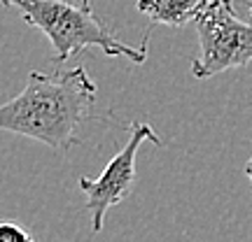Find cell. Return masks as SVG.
<instances>
[{"label":"cell","mask_w":252,"mask_h":242,"mask_svg":"<svg viewBox=\"0 0 252 242\" xmlns=\"http://www.w3.org/2000/svg\"><path fill=\"white\" fill-rule=\"evenodd\" d=\"M5 7H14L28 26L42 30L54 49L52 63H63L70 56L82 54L89 47H98L105 56L128 58L133 63H145L147 40L140 49L124 45L108 26H103L94 9L70 5L65 0H2Z\"/></svg>","instance_id":"cell-2"},{"label":"cell","mask_w":252,"mask_h":242,"mask_svg":"<svg viewBox=\"0 0 252 242\" xmlns=\"http://www.w3.org/2000/svg\"><path fill=\"white\" fill-rule=\"evenodd\" d=\"M243 172H245V177H248V180H250V184H252V156H250V161L245 163Z\"/></svg>","instance_id":"cell-7"},{"label":"cell","mask_w":252,"mask_h":242,"mask_svg":"<svg viewBox=\"0 0 252 242\" xmlns=\"http://www.w3.org/2000/svg\"><path fill=\"white\" fill-rule=\"evenodd\" d=\"M201 0H135V9L150 19V24L157 26L180 28L189 21H194Z\"/></svg>","instance_id":"cell-5"},{"label":"cell","mask_w":252,"mask_h":242,"mask_svg":"<svg viewBox=\"0 0 252 242\" xmlns=\"http://www.w3.org/2000/svg\"><path fill=\"white\" fill-rule=\"evenodd\" d=\"M0 242H35V238L19 221L0 219Z\"/></svg>","instance_id":"cell-6"},{"label":"cell","mask_w":252,"mask_h":242,"mask_svg":"<svg viewBox=\"0 0 252 242\" xmlns=\"http://www.w3.org/2000/svg\"><path fill=\"white\" fill-rule=\"evenodd\" d=\"M194 26L198 56L191 61V75L196 80H210L252 63V21L238 19L234 0H201Z\"/></svg>","instance_id":"cell-3"},{"label":"cell","mask_w":252,"mask_h":242,"mask_svg":"<svg viewBox=\"0 0 252 242\" xmlns=\"http://www.w3.org/2000/svg\"><path fill=\"white\" fill-rule=\"evenodd\" d=\"M80 5L84 9H91V0H80Z\"/></svg>","instance_id":"cell-8"},{"label":"cell","mask_w":252,"mask_h":242,"mask_svg":"<svg viewBox=\"0 0 252 242\" xmlns=\"http://www.w3.org/2000/svg\"><path fill=\"white\" fill-rule=\"evenodd\" d=\"M96 93V84L82 65L52 75L33 70L24 91L0 105V131L68 152L77 144L80 126L94 112Z\"/></svg>","instance_id":"cell-1"},{"label":"cell","mask_w":252,"mask_h":242,"mask_svg":"<svg viewBox=\"0 0 252 242\" xmlns=\"http://www.w3.org/2000/svg\"><path fill=\"white\" fill-rule=\"evenodd\" d=\"M234 2H236V0H234ZM243 2H248V5H250V14H248V19L252 21V0H243Z\"/></svg>","instance_id":"cell-9"},{"label":"cell","mask_w":252,"mask_h":242,"mask_svg":"<svg viewBox=\"0 0 252 242\" xmlns=\"http://www.w3.org/2000/svg\"><path fill=\"white\" fill-rule=\"evenodd\" d=\"M143 142H152L157 147H161L163 140L154 133L152 126L133 124L126 144L110 159L105 170L100 172L96 180L80 177V188L82 193L87 196V210H89L91 231L94 233H98L103 228L105 215L110 210L119 205L122 200H126L128 193H131L135 180V159H138V149H140Z\"/></svg>","instance_id":"cell-4"}]
</instances>
